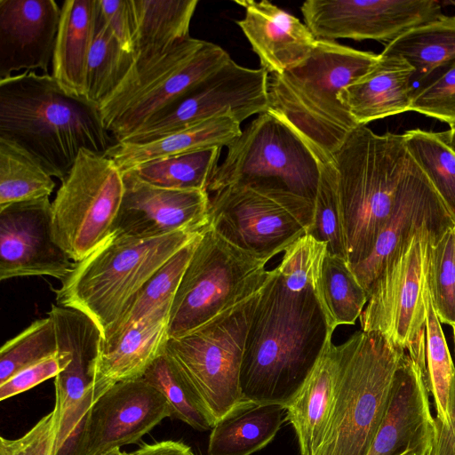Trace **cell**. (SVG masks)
<instances>
[{
    "label": "cell",
    "mask_w": 455,
    "mask_h": 455,
    "mask_svg": "<svg viewBox=\"0 0 455 455\" xmlns=\"http://www.w3.org/2000/svg\"><path fill=\"white\" fill-rule=\"evenodd\" d=\"M333 331L315 292L288 290L272 269L245 340L240 372L243 399L285 406Z\"/></svg>",
    "instance_id": "6da1fadb"
},
{
    "label": "cell",
    "mask_w": 455,
    "mask_h": 455,
    "mask_svg": "<svg viewBox=\"0 0 455 455\" xmlns=\"http://www.w3.org/2000/svg\"><path fill=\"white\" fill-rule=\"evenodd\" d=\"M0 138L24 148L60 181L82 148L106 154L116 143L96 105L35 71L0 79Z\"/></svg>",
    "instance_id": "7a4b0ae2"
},
{
    "label": "cell",
    "mask_w": 455,
    "mask_h": 455,
    "mask_svg": "<svg viewBox=\"0 0 455 455\" xmlns=\"http://www.w3.org/2000/svg\"><path fill=\"white\" fill-rule=\"evenodd\" d=\"M379 60V54L317 40L299 64L269 75L268 110L295 131L321 163H331L349 133L359 126L339 93Z\"/></svg>",
    "instance_id": "3957f363"
},
{
    "label": "cell",
    "mask_w": 455,
    "mask_h": 455,
    "mask_svg": "<svg viewBox=\"0 0 455 455\" xmlns=\"http://www.w3.org/2000/svg\"><path fill=\"white\" fill-rule=\"evenodd\" d=\"M412 160L403 134H377L366 125L353 130L333 155L350 267L372 251Z\"/></svg>",
    "instance_id": "277c9868"
},
{
    "label": "cell",
    "mask_w": 455,
    "mask_h": 455,
    "mask_svg": "<svg viewBox=\"0 0 455 455\" xmlns=\"http://www.w3.org/2000/svg\"><path fill=\"white\" fill-rule=\"evenodd\" d=\"M202 230L151 238L110 235L83 260L75 262L55 291L57 304L91 317L104 339L141 287Z\"/></svg>",
    "instance_id": "5b68a950"
},
{
    "label": "cell",
    "mask_w": 455,
    "mask_h": 455,
    "mask_svg": "<svg viewBox=\"0 0 455 455\" xmlns=\"http://www.w3.org/2000/svg\"><path fill=\"white\" fill-rule=\"evenodd\" d=\"M335 407L314 455H366L379 431L406 351L377 332L358 331L339 345Z\"/></svg>",
    "instance_id": "8992f818"
},
{
    "label": "cell",
    "mask_w": 455,
    "mask_h": 455,
    "mask_svg": "<svg viewBox=\"0 0 455 455\" xmlns=\"http://www.w3.org/2000/svg\"><path fill=\"white\" fill-rule=\"evenodd\" d=\"M267 261L236 247L206 226L184 271L169 316V338L196 329L259 293L272 274Z\"/></svg>",
    "instance_id": "52a82bcc"
},
{
    "label": "cell",
    "mask_w": 455,
    "mask_h": 455,
    "mask_svg": "<svg viewBox=\"0 0 455 455\" xmlns=\"http://www.w3.org/2000/svg\"><path fill=\"white\" fill-rule=\"evenodd\" d=\"M259 292L168 340L166 353L214 425L243 401L241 366Z\"/></svg>",
    "instance_id": "ba28073f"
},
{
    "label": "cell",
    "mask_w": 455,
    "mask_h": 455,
    "mask_svg": "<svg viewBox=\"0 0 455 455\" xmlns=\"http://www.w3.org/2000/svg\"><path fill=\"white\" fill-rule=\"evenodd\" d=\"M231 59L220 46L188 37L162 58L125 76L99 107L102 123L121 142L189 93Z\"/></svg>",
    "instance_id": "9c48e42d"
},
{
    "label": "cell",
    "mask_w": 455,
    "mask_h": 455,
    "mask_svg": "<svg viewBox=\"0 0 455 455\" xmlns=\"http://www.w3.org/2000/svg\"><path fill=\"white\" fill-rule=\"evenodd\" d=\"M227 148L209 195L230 186H251L283 189L315 202L321 162L273 112L259 115Z\"/></svg>",
    "instance_id": "30bf717a"
},
{
    "label": "cell",
    "mask_w": 455,
    "mask_h": 455,
    "mask_svg": "<svg viewBox=\"0 0 455 455\" xmlns=\"http://www.w3.org/2000/svg\"><path fill=\"white\" fill-rule=\"evenodd\" d=\"M313 223L314 201L286 190L230 186L210 196L208 226L266 261L307 234Z\"/></svg>",
    "instance_id": "8fae6325"
},
{
    "label": "cell",
    "mask_w": 455,
    "mask_h": 455,
    "mask_svg": "<svg viewBox=\"0 0 455 455\" xmlns=\"http://www.w3.org/2000/svg\"><path fill=\"white\" fill-rule=\"evenodd\" d=\"M123 195V173L114 160L82 148L52 203L53 240L74 262L111 235Z\"/></svg>",
    "instance_id": "7c38bea8"
},
{
    "label": "cell",
    "mask_w": 455,
    "mask_h": 455,
    "mask_svg": "<svg viewBox=\"0 0 455 455\" xmlns=\"http://www.w3.org/2000/svg\"><path fill=\"white\" fill-rule=\"evenodd\" d=\"M446 231L424 228L386 263L359 317L362 331L406 352L426 337L430 251Z\"/></svg>",
    "instance_id": "4fadbf2b"
},
{
    "label": "cell",
    "mask_w": 455,
    "mask_h": 455,
    "mask_svg": "<svg viewBox=\"0 0 455 455\" xmlns=\"http://www.w3.org/2000/svg\"><path fill=\"white\" fill-rule=\"evenodd\" d=\"M48 315L55 324L58 349L69 356L54 378L58 429L53 455H84L93 404L92 369L101 352L102 332L91 317L74 308L52 305Z\"/></svg>",
    "instance_id": "5bb4252c"
},
{
    "label": "cell",
    "mask_w": 455,
    "mask_h": 455,
    "mask_svg": "<svg viewBox=\"0 0 455 455\" xmlns=\"http://www.w3.org/2000/svg\"><path fill=\"white\" fill-rule=\"evenodd\" d=\"M269 74L232 59L172 107L121 142L143 143L211 118L229 115L240 124L268 110Z\"/></svg>",
    "instance_id": "9a60e30c"
},
{
    "label": "cell",
    "mask_w": 455,
    "mask_h": 455,
    "mask_svg": "<svg viewBox=\"0 0 455 455\" xmlns=\"http://www.w3.org/2000/svg\"><path fill=\"white\" fill-rule=\"evenodd\" d=\"M300 11L317 40H374L385 46L442 15L435 0H307Z\"/></svg>",
    "instance_id": "2e32d148"
},
{
    "label": "cell",
    "mask_w": 455,
    "mask_h": 455,
    "mask_svg": "<svg viewBox=\"0 0 455 455\" xmlns=\"http://www.w3.org/2000/svg\"><path fill=\"white\" fill-rule=\"evenodd\" d=\"M75 262L54 242L49 196L0 206V280L48 275L63 281Z\"/></svg>",
    "instance_id": "e0dca14e"
},
{
    "label": "cell",
    "mask_w": 455,
    "mask_h": 455,
    "mask_svg": "<svg viewBox=\"0 0 455 455\" xmlns=\"http://www.w3.org/2000/svg\"><path fill=\"white\" fill-rule=\"evenodd\" d=\"M123 173L124 195L111 235L151 238L208 225L210 195L204 190L168 189Z\"/></svg>",
    "instance_id": "ac0fdd59"
},
{
    "label": "cell",
    "mask_w": 455,
    "mask_h": 455,
    "mask_svg": "<svg viewBox=\"0 0 455 455\" xmlns=\"http://www.w3.org/2000/svg\"><path fill=\"white\" fill-rule=\"evenodd\" d=\"M166 418V398L144 378L116 383L92 404L84 455L137 443Z\"/></svg>",
    "instance_id": "d6986e66"
},
{
    "label": "cell",
    "mask_w": 455,
    "mask_h": 455,
    "mask_svg": "<svg viewBox=\"0 0 455 455\" xmlns=\"http://www.w3.org/2000/svg\"><path fill=\"white\" fill-rule=\"evenodd\" d=\"M426 227L446 231L455 228V221L413 159L372 251L363 261L350 267L368 295L386 263Z\"/></svg>",
    "instance_id": "ffe728a7"
},
{
    "label": "cell",
    "mask_w": 455,
    "mask_h": 455,
    "mask_svg": "<svg viewBox=\"0 0 455 455\" xmlns=\"http://www.w3.org/2000/svg\"><path fill=\"white\" fill-rule=\"evenodd\" d=\"M426 374L405 352L388 409L366 455H430L436 421Z\"/></svg>",
    "instance_id": "44dd1931"
},
{
    "label": "cell",
    "mask_w": 455,
    "mask_h": 455,
    "mask_svg": "<svg viewBox=\"0 0 455 455\" xmlns=\"http://www.w3.org/2000/svg\"><path fill=\"white\" fill-rule=\"evenodd\" d=\"M60 11L53 0H0V79L48 74Z\"/></svg>",
    "instance_id": "7402d4cb"
},
{
    "label": "cell",
    "mask_w": 455,
    "mask_h": 455,
    "mask_svg": "<svg viewBox=\"0 0 455 455\" xmlns=\"http://www.w3.org/2000/svg\"><path fill=\"white\" fill-rule=\"evenodd\" d=\"M235 3L244 9L236 23L269 75L299 64L315 46L317 39L306 24L269 1Z\"/></svg>",
    "instance_id": "603a6c76"
},
{
    "label": "cell",
    "mask_w": 455,
    "mask_h": 455,
    "mask_svg": "<svg viewBox=\"0 0 455 455\" xmlns=\"http://www.w3.org/2000/svg\"><path fill=\"white\" fill-rule=\"evenodd\" d=\"M172 303L158 307L102 347L92 369L93 403L116 383L143 378L165 352Z\"/></svg>",
    "instance_id": "cb8c5ba5"
},
{
    "label": "cell",
    "mask_w": 455,
    "mask_h": 455,
    "mask_svg": "<svg viewBox=\"0 0 455 455\" xmlns=\"http://www.w3.org/2000/svg\"><path fill=\"white\" fill-rule=\"evenodd\" d=\"M340 377V352L331 337L302 386L285 405L300 455H314L327 432Z\"/></svg>",
    "instance_id": "d4e9b609"
},
{
    "label": "cell",
    "mask_w": 455,
    "mask_h": 455,
    "mask_svg": "<svg viewBox=\"0 0 455 455\" xmlns=\"http://www.w3.org/2000/svg\"><path fill=\"white\" fill-rule=\"evenodd\" d=\"M414 70L403 59L379 54L377 64L347 86L339 99L359 125L411 111Z\"/></svg>",
    "instance_id": "484cf974"
},
{
    "label": "cell",
    "mask_w": 455,
    "mask_h": 455,
    "mask_svg": "<svg viewBox=\"0 0 455 455\" xmlns=\"http://www.w3.org/2000/svg\"><path fill=\"white\" fill-rule=\"evenodd\" d=\"M197 0H132L133 65L127 75L151 65L189 36Z\"/></svg>",
    "instance_id": "4316f807"
},
{
    "label": "cell",
    "mask_w": 455,
    "mask_h": 455,
    "mask_svg": "<svg viewBox=\"0 0 455 455\" xmlns=\"http://www.w3.org/2000/svg\"><path fill=\"white\" fill-rule=\"evenodd\" d=\"M241 124L229 115L216 116L143 143L116 142L106 156L122 172L177 155L228 147L242 132Z\"/></svg>",
    "instance_id": "83f0119b"
},
{
    "label": "cell",
    "mask_w": 455,
    "mask_h": 455,
    "mask_svg": "<svg viewBox=\"0 0 455 455\" xmlns=\"http://www.w3.org/2000/svg\"><path fill=\"white\" fill-rule=\"evenodd\" d=\"M52 76L68 93L84 98L87 61L99 0H67L60 7Z\"/></svg>",
    "instance_id": "f1b7e54d"
},
{
    "label": "cell",
    "mask_w": 455,
    "mask_h": 455,
    "mask_svg": "<svg viewBox=\"0 0 455 455\" xmlns=\"http://www.w3.org/2000/svg\"><path fill=\"white\" fill-rule=\"evenodd\" d=\"M284 421V405L243 400L212 428L208 455H251L271 443Z\"/></svg>",
    "instance_id": "f546056e"
},
{
    "label": "cell",
    "mask_w": 455,
    "mask_h": 455,
    "mask_svg": "<svg viewBox=\"0 0 455 455\" xmlns=\"http://www.w3.org/2000/svg\"><path fill=\"white\" fill-rule=\"evenodd\" d=\"M384 56L400 57L413 68V84L455 64V16L440 15L385 46Z\"/></svg>",
    "instance_id": "4dcf8cb0"
},
{
    "label": "cell",
    "mask_w": 455,
    "mask_h": 455,
    "mask_svg": "<svg viewBox=\"0 0 455 455\" xmlns=\"http://www.w3.org/2000/svg\"><path fill=\"white\" fill-rule=\"evenodd\" d=\"M133 62V54L122 47L106 23L99 3L87 61L84 98L99 108L120 85Z\"/></svg>",
    "instance_id": "1f68e13d"
},
{
    "label": "cell",
    "mask_w": 455,
    "mask_h": 455,
    "mask_svg": "<svg viewBox=\"0 0 455 455\" xmlns=\"http://www.w3.org/2000/svg\"><path fill=\"white\" fill-rule=\"evenodd\" d=\"M222 148H212L155 160L132 171L151 185L177 190L207 191Z\"/></svg>",
    "instance_id": "d6a6232c"
},
{
    "label": "cell",
    "mask_w": 455,
    "mask_h": 455,
    "mask_svg": "<svg viewBox=\"0 0 455 455\" xmlns=\"http://www.w3.org/2000/svg\"><path fill=\"white\" fill-rule=\"evenodd\" d=\"M52 177L28 151L0 138V206L51 196Z\"/></svg>",
    "instance_id": "836d02e7"
},
{
    "label": "cell",
    "mask_w": 455,
    "mask_h": 455,
    "mask_svg": "<svg viewBox=\"0 0 455 455\" xmlns=\"http://www.w3.org/2000/svg\"><path fill=\"white\" fill-rule=\"evenodd\" d=\"M201 233L173 255L141 287L124 315L103 339L102 347L111 343L126 329L143 319L158 307L172 302Z\"/></svg>",
    "instance_id": "e575fe53"
},
{
    "label": "cell",
    "mask_w": 455,
    "mask_h": 455,
    "mask_svg": "<svg viewBox=\"0 0 455 455\" xmlns=\"http://www.w3.org/2000/svg\"><path fill=\"white\" fill-rule=\"evenodd\" d=\"M403 136L408 152L455 221V152L446 141L443 132L411 129Z\"/></svg>",
    "instance_id": "d590c367"
},
{
    "label": "cell",
    "mask_w": 455,
    "mask_h": 455,
    "mask_svg": "<svg viewBox=\"0 0 455 455\" xmlns=\"http://www.w3.org/2000/svg\"><path fill=\"white\" fill-rule=\"evenodd\" d=\"M322 291L332 331L339 325L355 324L369 299L347 261L328 251L323 265Z\"/></svg>",
    "instance_id": "8d00e7d4"
},
{
    "label": "cell",
    "mask_w": 455,
    "mask_h": 455,
    "mask_svg": "<svg viewBox=\"0 0 455 455\" xmlns=\"http://www.w3.org/2000/svg\"><path fill=\"white\" fill-rule=\"evenodd\" d=\"M143 378L166 398L172 419L198 431L213 427L207 412L166 351L148 367Z\"/></svg>",
    "instance_id": "74e56055"
},
{
    "label": "cell",
    "mask_w": 455,
    "mask_h": 455,
    "mask_svg": "<svg viewBox=\"0 0 455 455\" xmlns=\"http://www.w3.org/2000/svg\"><path fill=\"white\" fill-rule=\"evenodd\" d=\"M441 323L434 308L430 292H428L425 325L426 380L435 402V421L443 426H447L449 424V394L455 376V367Z\"/></svg>",
    "instance_id": "f35d334b"
},
{
    "label": "cell",
    "mask_w": 455,
    "mask_h": 455,
    "mask_svg": "<svg viewBox=\"0 0 455 455\" xmlns=\"http://www.w3.org/2000/svg\"><path fill=\"white\" fill-rule=\"evenodd\" d=\"M307 234L325 243L329 254L347 261L345 224L332 163H320V177L314 202V223Z\"/></svg>",
    "instance_id": "ab89813d"
},
{
    "label": "cell",
    "mask_w": 455,
    "mask_h": 455,
    "mask_svg": "<svg viewBox=\"0 0 455 455\" xmlns=\"http://www.w3.org/2000/svg\"><path fill=\"white\" fill-rule=\"evenodd\" d=\"M326 254L327 244L306 234L284 250L275 270L288 290H313L327 318L322 291V271Z\"/></svg>",
    "instance_id": "60d3db41"
},
{
    "label": "cell",
    "mask_w": 455,
    "mask_h": 455,
    "mask_svg": "<svg viewBox=\"0 0 455 455\" xmlns=\"http://www.w3.org/2000/svg\"><path fill=\"white\" fill-rule=\"evenodd\" d=\"M58 353L55 324L51 316L34 321L0 350V384L17 372Z\"/></svg>",
    "instance_id": "b9f144b4"
},
{
    "label": "cell",
    "mask_w": 455,
    "mask_h": 455,
    "mask_svg": "<svg viewBox=\"0 0 455 455\" xmlns=\"http://www.w3.org/2000/svg\"><path fill=\"white\" fill-rule=\"evenodd\" d=\"M428 287L440 322L455 325V228L432 243Z\"/></svg>",
    "instance_id": "7bdbcfd3"
},
{
    "label": "cell",
    "mask_w": 455,
    "mask_h": 455,
    "mask_svg": "<svg viewBox=\"0 0 455 455\" xmlns=\"http://www.w3.org/2000/svg\"><path fill=\"white\" fill-rule=\"evenodd\" d=\"M411 110L455 127V64L416 92Z\"/></svg>",
    "instance_id": "ee69618b"
},
{
    "label": "cell",
    "mask_w": 455,
    "mask_h": 455,
    "mask_svg": "<svg viewBox=\"0 0 455 455\" xmlns=\"http://www.w3.org/2000/svg\"><path fill=\"white\" fill-rule=\"evenodd\" d=\"M58 429L57 411L41 418L25 435L16 439L0 438V455H53Z\"/></svg>",
    "instance_id": "f6af8a7d"
},
{
    "label": "cell",
    "mask_w": 455,
    "mask_h": 455,
    "mask_svg": "<svg viewBox=\"0 0 455 455\" xmlns=\"http://www.w3.org/2000/svg\"><path fill=\"white\" fill-rule=\"evenodd\" d=\"M68 354L58 349V353L47 359L17 372L0 384V400L4 401L26 392L42 382L55 378L67 365Z\"/></svg>",
    "instance_id": "bcb514c9"
},
{
    "label": "cell",
    "mask_w": 455,
    "mask_h": 455,
    "mask_svg": "<svg viewBox=\"0 0 455 455\" xmlns=\"http://www.w3.org/2000/svg\"><path fill=\"white\" fill-rule=\"evenodd\" d=\"M99 3L110 30L122 47L132 53L135 18L132 0H99Z\"/></svg>",
    "instance_id": "7dc6e473"
},
{
    "label": "cell",
    "mask_w": 455,
    "mask_h": 455,
    "mask_svg": "<svg viewBox=\"0 0 455 455\" xmlns=\"http://www.w3.org/2000/svg\"><path fill=\"white\" fill-rule=\"evenodd\" d=\"M448 413L447 426L436 423V435L430 455H455V376L450 388Z\"/></svg>",
    "instance_id": "c3c4849f"
},
{
    "label": "cell",
    "mask_w": 455,
    "mask_h": 455,
    "mask_svg": "<svg viewBox=\"0 0 455 455\" xmlns=\"http://www.w3.org/2000/svg\"><path fill=\"white\" fill-rule=\"evenodd\" d=\"M131 455H195L191 448L179 441H162L144 443Z\"/></svg>",
    "instance_id": "681fc988"
},
{
    "label": "cell",
    "mask_w": 455,
    "mask_h": 455,
    "mask_svg": "<svg viewBox=\"0 0 455 455\" xmlns=\"http://www.w3.org/2000/svg\"><path fill=\"white\" fill-rule=\"evenodd\" d=\"M443 134L449 146L455 152V127L450 128L449 131L443 132Z\"/></svg>",
    "instance_id": "f907efd6"
},
{
    "label": "cell",
    "mask_w": 455,
    "mask_h": 455,
    "mask_svg": "<svg viewBox=\"0 0 455 455\" xmlns=\"http://www.w3.org/2000/svg\"><path fill=\"white\" fill-rule=\"evenodd\" d=\"M101 455H131V452L123 451L120 448H115Z\"/></svg>",
    "instance_id": "816d5d0a"
},
{
    "label": "cell",
    "mask_w": 455,
    "mask_h": 455,
    "mask_svg": "<svg viewBox=\"0 0 455 455\" xmlns=\"http://www.w3.org/2000/svg\"><path fill=\"white\" fill-rule=\"evenodd\" d=\"M452 333H453V342H454V350H455V325L451 326Z\"/></svg>",
    "instance_id": "f5cc1de1"
},
{
    "label": "cell",
    "mask_w": 455,
    "mask_h": 455,
    "mask_svg": "<svg viewBox=\"0 0 455 455\" xmlns=\"http://www.w3.org/2000/svg\"><path fill=\"white\" fill-rule=\"evenodd\" d=\"M452 4L455 5V1H454V2H452Z\"/></svg>",
    "instance_id": "db71d44e"
}]
</instances>
